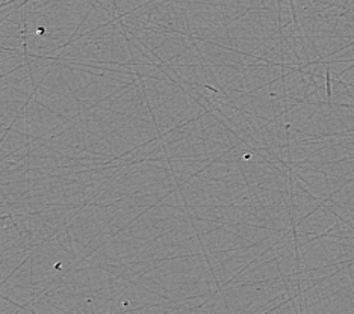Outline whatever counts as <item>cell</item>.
Listing matches in <instances>:
<instances>
[]
</instances>
